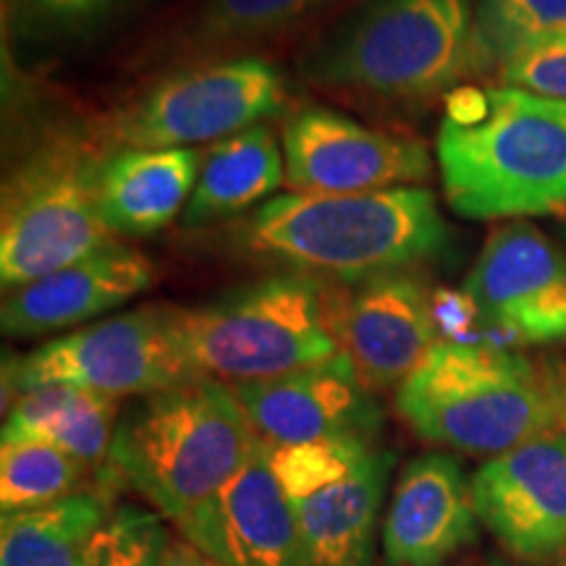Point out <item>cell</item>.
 Instances as JSON below:
<instances>
[{
    "label": "cell",
    "mask_w": 566,
    "mask_h": 566,
    "mask_svg": "<svg viewBox=\"0 0 566 566\" xmlns=\"http://www.w3.org/2000/svg\"><path fill=\"white\" fill-rule=\"evenodd\" d=\"M331 0H202L192 38L202 48H239L273 38Z\"/></svg>",
    "instance_id": "cell-25"
},
{
    "label": "cell",
    "mask_w": 566,
    "mask_h": 566,
    "mask_svg": "<svg viewBox=\"0 0 566 566\" xmlns=\"http://www.w3.org/2000/svg\"><path fill=\"white\" fill-rule=\"evenodd\" d=\"M562 566H566V558H564V564H562Z\"/></svg>",
    "instance_id": "cell-31"
},
{
    "label": "cell",
    "mask_w": 566,
    "mask_h": 566,
    "mask_svg": "<svg viewBox=\"0 0 566 566\" xmlns=\"http://www.w3.org/2000/svg\"><path fill=\"white\" fill-rule=\"evenodd\" d=\"M163 566H226V564L216 562V558L192 546L189 541H184V537H171V541H168L166 556H163Z\"/></svg>",
    "instance_id": "cell-29"
},
{
    "label": "cell",
    "mask_w": 566,
    "mask_h": 566,
    "mask_svg": "<svg viewBox=\"0 0 566 566\" xmlns=\"http://www.w3.org/2000/svg\"><path fill=\"white\" fill-rule=\"evenodd\" d=\"M200 378L179 331V310L147 307L113 315L6 359L3 409L32 388L66 384L111 399L150 396Z\"/></svg>",
    "instance_id": "cell-8"
},
{
    "label": "cell",
    "mask_w": 566,
    "mask_h": 566,
    "mask_svg": "<svg viewBox=\"0 0 566 566\" xmlns=\"http://www.w3.org/2000/svg\"><path fill=\"white\" fill-rule=\"evenodd\" d=\"M493 566H509V564H504V562H493Z\"/></svg>",
    "instance_id": "cell-30"
},
{
    "label": "cell",
    "mask_w": 566,
    "mask_h": 566,
    "mask_svg": "<svg viewBox=\"0 0 566 566\" xmlns=\"http://www.w3.org/2000/svg\"><path fill=\"white\" fill-rule=\"evenodd\" d=\"M90 467L61 449L38 441L3 443L0 449V509L3 514L59 504L87 491Z\"/></svg>",
    "instance_id": "cell-23"
},
{
    "label": "cell",
    "mask_w": 566,
    "mask_h": 566,
    "mask_svg": "<svg viewBox=\"0 0 566 566\" xmlns=\"http://www.w3.org/2000/svg\"><path fill=\"white\" fill-rule=\"evenodd\" d=\"M334 334L370 391L399 388L441 342L433 294L412 271L375 275L334 296Z\"/></svg>",
    "instance_id": "cell-14"
},
{
    "label": "cell",
    "mask_w": 566,
    "mask_h": 566,
    "mask_svg": "<svg viewBox=\"0 0 566 566\" xmlns=\"http://www.w3.org/2000/svg\"><path fill=\"white\" fill-rule=\"evenodd\" d=\"M116 399L84 388L51 384L24 391L6 409L3 443L38 441L80 459L103 478L116 436Z\"/></svg>",
    "instance_id": "cell-20"
},
{
    "label": "cell",
    "mask_w": 566,
    "mask_h": 566,
    "mask_svg": "<svg viewBox=\"0 0 566 566\" xmlns=\"http://www.w3.org/2000/svg\"><path fill=\"white\" fill-rule=\"evenodd\" d=\"M153 279V260L116 242L80 263L13 289L3 300L0 325L13 338L61 334L132 302L150 289Z\"/></svg>",
    "instance_id": "cell-18"
},
{
    "label": "cell",
    "mask_w": 566,
    "mask_h": 566,
    "mask_svg": "<svg viewBox=\"0 0 566 566\" xmlns=\"http://www.w3.org/2000/svg\"><path fill=\"white\" fill-rule=\"evenodd\" d=\"M478 317L516 344L566 342V254L535 226L495 229L464 281Z\"/></svg>",
    "instance_id": "cell-11"
},
{
    "label": "cell",
    "mask_w": 566,
    "mask_h": 566,
    "mask_svg": "<svg viewBox=\"0 0 566 566\" xmlns=\"http://www.w3.org/2000/svg\"><path fill=\"white\" fill-rule=\"evenodd\" d=\"M181 537L226 566H307L292 499L268 459L265 441Z\"/></svg>",
    "instance_id": "cell-16"
},
{
    "label": "cell",
    "mask_w": 566,
    "mask_h": 566,
    "mask_svg": "<svg viewBox=\"0 0 566 566\" xmlns=\"http://www.w3.org/2000/svg\"><path fill=\"white\" fill-rule=\"evenodd\" d=\"M478 74L472 0H367L304 55L317 87L412 103Z\"/></svg>",
    "instance_id": "cell-5"
},
{
    "label": "cell",
    "mask_w": 566,
    "mask_h": 566,
    "mask_svg": "<svg viewBox=\"0 0 566 566\" xmlns=\"http://www.w3.org/2000/svg\"><path fill=\"white\" fill-rule=\"evenodd\" d=\"M202 158L192 147L116 150L101 168V210L116 237H150L187 208Z\"/></svg>",
    "instance_id": "cell-19"
},
{
    "label": "cell",
    "mask_w": 566,
    "mask_h": 566,
    "mask_svg": "<svg viewBox=\"0 0 566 566\" xmlns=\"http://www.w3.org/2000/svg\"><path fill=\"white\" fill-rule=\"evenodd\" d=\"M286 184L300 195H363L420 184L430 155L415 139L367 129L331 108H304L283 129Z\"/></svg>",
    "instance_id": "cell-12"
},
{
    "label": "cell",
    "mask_w": 566,
    "mask_h": 566,
    "mask_svg": "<svg viewBox=\"0 0 566 566\" xmlns=\"http://www.w3.org/2000/svg\"><path fill=\"white\" fill-rule=\"evenodd\" d=\"M179 331L195 370L226 384L279 378L342 357L334 296L302 273L271 275L179 310Z\"/></svg>",
    "instance_id": "cell-6"
},
{
    "label": "cell",
    "mask_w": 566,
    "mask_h": 566,
    "mask_svg": "<svg viewBox=\"0 0 566 566\" xmlns=\"http://www.w3.org/2000/svg\"><path fill=\"white\" fill-rule=\"evenodd\" d=\"M113 3L116 0H6V9L27 30L53 34L80 30Z\"/></svg>",
    "instance_id": "cell-28"
},
{
    "label": "cell",
    "mask_w": 566,
    "mask_h": 566,
    "mask_svg": "<svg viewBox=\"0 0 566 566\" xmlns=\"http://www.w3.org/2000/svg\"><path fill=\"white\" fill-rule=\"evenodd\" d=\"M283 105L286 90L271 63L212 61L147 90L113 118L111 142L116 150H168L221 142L275 116Z\"/></svg>",
    "instance_id": "cell-10"
},
{
    "label": "cell",
    "mask_w": 566,
    "mask_h": 566,
    "mask_svg": "<svg viewBox=\"0 0 566 566\" xmlns=\"http://www.w3.org/2000/svg\"><path fill=\"white\" fill-rule=\"evenodd\" d=\"M260 441L231 384L200 375L118 417L105 483L129 485L187 535Z\"/></svg>",
    "instance_id": "cell-2"
},
{
    "label": "cell",
    "mask_w": 566,
    "mask_h": 566,
    "mask_svg": "<svg viewBox=\"0 0 566 566\" xmlns=\"http://www.w3.org/2000/svg\"><path fill=\"white\" fill-rule=\"evenodd\" d=\"M111 512L108 495L82 491L59 504L3 514L0 566H84L90 541Z\"/></svg>",
    "instance_id": "cell-22"
},
{
    "label": "cell",
    "mask_w": 566,
    "mask_h": 566,
    "mask_svg": "<svg viewBox=\"0 0 566 566\" xmlns=\"http://www.w3.org/2000/svg\"><path fill=\"white\" fill-rule=\"evenodd\" d=\"M499 71L512 87L566 101V38L522 48L509 55Z\"/></svg>",
    "instance_id": "cell-27"
},
{
    "label": "cell",
    "mask_w": 566,
    "mask_h": 566,
    "mask_svg": "<svg viewBox=\"0 0 566 566\" xmlns=\"http://www.w3.org/2000/svg\"><path fill=\"white\" fill-rule=\"evenodd\" d=\"M396 409L422 441L499 457L566 433V373L501 346L441 338L396 388Z\"/></svg>",
    "instance_id": "cell-3"
},
{
    "label": "cell",
    "mask_w": 566,
    "mask_h": 566,
    "mask_svg": "<svg viewBox=\"0 0 566 566\" xmlns=\"http://www.w3.org/2000/svg\"><path fill=\"white\" fill-rule=\"evenodd\" d=\"M566 38V0H480L475 6L478 74L522 48Z\"/></svg>",
    "instance_id": "cell-24"
},
{
    "label": "cell",
    "mask_w": 566,
    "mask_h": 566,
    "mask_svg": "<svg viewBox=\"0 0 566 566\" xmlns=\"http://www.w3.org/2000/svg\"><path fill=\"white\" fill-rule=\"evenodd\" d=\"M265 449L292 499L307 566H373L391 451L365 438Z\"/></svg>",
    "instance_id": "cell-9"
},
{
    "label": "cell",
    "mask_w": 566,
    "mask_h": 566,
    "mask_svg": "<svg viewBox=\"0 0 566 566\" xmlns=\"http://www.w3.org/2000/svg\"><path fill=\"white\" fill-rule=\"evenodd\" d=\"M283 179L286 158L268 126L258 124L233 134L202 155L200 179L181 221L187 229L226 221L273 195Z\"/></svg>",
    "instance_id": "cell-21"
},
{
    "label": "cell",
    "mask_w": 566,
    "mask_h": 566,
    "mask_svg": "<svg viewBox=\"0 0 566 566\" xmlns=\"http://www.w3.org/2000/svg\"><path fill=\"white\" fill-rule=\"evenodd\" d=\"M244 247L302 275L367 281L412 271L449 247L433 192L396 187L363 195H279L247 218Z\"/></svg>",
    "instance_id": "cell-4"
},
{
    "label": "cell",
    "mask_w": 566,
    "mask_h": 566,
    "mask_svg": "<svg viewBox=\"0 0 566 566\" xmlns=\"http://www.w3.org/2000/svg\"><path fill=\"white\" fill-rule=\"evenodd\" d=\"M168 541L160 514L124 504L113 509L90 541L84 566H163Z\"/></svg>",
    "instance_id": "cell-26"
},
{
    "label": "cell",
    "mask_w": 566,
    "mask_h": 566,
    "mask_svg": "<svg viewBox=\"0 0 566 566\" xmlns=\"http://www.w3.org/2000/svg\"><path fill=\"white\" fill-rule=\"evenodd\" d=\"M478 520L514 558L566 554V433H546L491 457L472 475Z\"/></svg>",
    "instance_id": "cell-13"
},
{
    "label": "cell",
    "mask_w": 566,
    "mask_h": 566,
    "mask_svg": "<svg viewBox=\"0 0 566 566\" xmlns=\"http://www.w3.org/2000/svg\"><path fill=\"white\" fill-rule=\"evenodd\" d=\"M105 158L95 139L63 132L42 139L13 168L0 208V283L6 292L116 244L97 187Z\"/></svg>",
    "instance_id": "cell-7"
},
{
    "label": "cell",
    "mask_w": 566,
    "mask_h": 566,
    "mask_svg": "<svg viewBox=\"0 0 566 566\" xmlns=\"http://www.w3.org/2000/svg\"><path fill=\"white\" fill-rule=\"evenodd\" d=\"M254 433L273 446L365 438L373 441L384 422L378 401L363 386L349 359L338 357L307 370L268 380L231 384Z\"/></svg>",
    "instance_id": "cell-15"
},
{
    "label": "cell",
    "mask_w": 566,
    "mask_h": 566,
    "mask_svg": "<svg viewBox=\"0 0 566 566\" xmlns=\"http://www.w3.org/2000/svg\"><path fill=\"white\" fill-rule=\"evenodd\" d=\"M564 231H566V223H564Z\"/></svg>",
    "instance_id": "cell-32"
},
{
    "label": "cell",
    "mask_w": 566,
    "mask_h": 566,
    "mask_svg": "<svg viewBox=\"0 0 566 566\" xmlns=\"http://www.w3.org/2000/svg\"><path fill=\"white\" fill-rule=\"evenodd\" d=\"M443 195L470 221L566 208V101L512 87L459 90L436 139Z\"/></svg>",
    "instance_id": "cell-1"
},
{
    "label": "cell",
    "mask_w": 566,
    "mask_h": 566,
    "mask_svg": "<svg viewBox=\"0 0 566 566\" xmlns=\"http://www.w3.org/2000/svg\"><path fill=\"white\" fill-rule=\"evenodd\" d=\"M472 480L449 454H422L401 467L380 543L388 566H441L478 537Z\"/></svg>",
    "instance_id": "cell-17"
}]
</instances>
